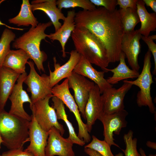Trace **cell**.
I'll list each match as a JSON object with an SVG mask.
<instances>
[{"mask_svg": "<svg viewBox=\"0 0 156 156\" xmlns=\"http://www.w3.org/2000/svg\"><path fill=\"white\" fill-rule=\"evenodd\" d=\"M20 75L9 68H0V107L4 108Z\"/></svg>", "mask_w": 156, "mask_h": 156, "instance_id": "44dd1931", "label": "cell"}, {"mask_svg": "<svg viewBox=\"0 0 156 156\" xmlns=\"http://www.w3.org/2000/svg\"><path fill=\"white\" fill-rule=\"evenodd\" d=\"M71 37L75 50L91 64L107 73L110 63L106 49L101 42L85 27L76 26Z\"/></svg>", "mask_w": 156, "mask_h": 156, "instance_id": "7a4b0ae2", "label": "cell"}, {"mask_svg": "<svg viewBox=\"0 0 156 156\" xmlns=\"http://www.w3.org/2000/svg\"><path fill=\"white\" fill-rule=\"evenodd\" d=\"M16 36L9 29L3 30L0 39V68L2 66L4 60L9 51L11 42L14 41Z\"/></svg>", "mask_w": 156, "mask_h": 156, "instance_id": "83f0119b", "label": "cell"}, {"mask_svg": "<svg viewBox=\"0 0 156 156\" xmlns=\"http://www.w3.org/2000/svg\"><path fill=\"white\" fill-rule=\"evenodd\" d=\"M55 0H34L31 3L32 11L39 10L44 12L49 18L53 25L55 32L62 26L60 20L63 21L66 17L57 7Z\"/></svg>", "mask_w": 156, "mask_h": 156, "instance_id": "d6986e66", "label": "cell"}, {"mask_svg": "<svg viewBox=\"0 0 156 156\" xmlns=\"http://www.w3.org/2000/svg\"><path fill=\"white\" fill-rule=\"evenodd\" d=\"M128 114L124 109L109 114L102 113L99 118L103 126L104 140L110 147L113 145L120 148L114 142L113 136L114 134L119 135L122 129L127 126L126 118Z\"/></svg>", "mask_w": 156, "mask_h": 156, "instance_id": "9c48e42d", "label": "cell"}, {"mask_svg": "<svg viewBox=\"0 0 156 156\" xmlns=\"http://www.w3.org/2000/svg\"><path fill=\"white\" fill-rule=\"evenodd\" d=\"M73 71L93 81L98 86L101 94L105 90L113 87L104 78L105 72L96 70L91 64L81 55Z\"/></svg>", "mask_w": 156, "mask_h": 156, "instance_id": "2e32d148", "label": "cell"}, {"mask_svg": "<svg viewBox=\"0 0 156 156\" xmlns=\"http://www.w3.org/2000/svg\"><path fill=\"white\" fill-rule=\"evenodd\" d=\"M142 35L138 29L124 34L121 42L122 52L125 54L131 69L138 71L140 67L138 58L141 51L140 40Z\"/></svg>", "mask_w": 156, "mask_h": 156, "instance_id": "9a60e30c", "label": "cell"}, {"mask_svg": "<svg viewBox=\"0 0 156 156\" xmlns=\"http://www.w3.org/2000/svg\"><path fill=\"white\" fill-rule=\"evenodd\" d=\"M57 8L61 11L62 8L80 7L83 10H92L96 8L89 0H58L56 1Z\"/></svg>", "mask_w": 156, "mask_h": 156, "instance_id": "f1b7e54d", "label": "cell"}, {"mask_svg": "<svg viewBox=\"0 0 156 156\" xmlns=\"http://www.w3.org/2000/svg\"><path fill=\"white\" fill-rule=\"evenodd\" d=\"M150 38L153 40H155L156 39V36L155 35H152L148 36Z\"/></svg>", "mask_w": 156, "mask_h": 156, "instance_id": "60d3db41", "label": "cell"}, {"mask_svg": "<svg viewBox=\"0 0 156 156\" xmlns=\"http://www.w3.org/2000/svg\"><path fill=\"white\" fill-rule=\"evenodd\" d=\"M68 86L74 92V99L83 118L86 120L84 110L89 93L95 84L85 77L72 72L68 78Z\"/></svg>", "mask_w": 156, "mask_h": 156, "instance_id": "30bf717a", "label": "cell"}, {"mask_svg": "<svg viewBox=\"0 0 156 156\" xmlns=\"http://www.w3.org/2000/svg\"><path fill=\"white\" fill-rule=\"evenodd\" d=\"M101 94L98 86L95 84L89 93L84 110L86 124L89 133L91 132L93 125L102 113Z\"/></svg>", "mask_w": 156, "mask_h": 156, "instance_id": "ac0fdd59", "label": "cell"}, {"mask_svg": "<svg viewBox=\"0 0 156 156\" xmlns=\"http://www.w3.org/2000/svg\"><path fill=\"white\" fill-rule=\"evenodd\" d=\"M75 10L68 11L61 27L55 33L48 35V37L53 41L57 40L60 42L63 57L66 56L65 51L66 44L76 27L75 21Z\"/></svg>", "mask_w": 156, "mask_h": 156, "instance_id": "ffe728a7", "label": "cell"}, {"mask_svg": "<svg viewBox=\"0 0 156 156\" xmlns=\"http://www.w3.org/2000/svg\"><path fill=\"white\" fill-rule=\"evenodd\" d=\"M31 116L29 135V145L24 151L33 156H45V150L47 145L49 132L43 130L40 126L34 115Z\"/></svg>", "mask_w": 156, "mask_h": 156, "instance_id": "5bb4252c", "label": "cell"}, {"mask_svg": "<svg viewBox=\"0 0 156 156\" xmlns=\"http://www.w3.org/2000/svg\"><path fill=\"white\" fill-rule=\"evenodd\" d=\"M73 144L70 139L63 138L59 131L53 127L49 131L45 156H75Z\"/></svg>", "mask_w": 156, "mask_h": 156, "instance_id": "4fadbf2b", "label": "cell"}, {"mask_svg": "<svg viewBox=\"0 0 156 156\" xmlns=\"http://www.w3.org/2000/svg\"><path fill=\"white\" fill-rule=\"evenodd\" d=\"M141 39L146 44L149 50L153 55L154 62V67L153 72L154 75H156V44L153 40L150 38L148 37H146L142 36Z\"/></svg>", "mask_w": 156, "mask_h": 156, "instance_id": "d6a6232c", "label": "cell"}, {"mask_svg": "<svg viewBox=\"0 0 156 156\" xmlns=\"http://www.w3.org/2000/svg\"><path fill=\"white\" fill-rule=\"evenodd\" d=\"M118 89L113 87L104 91L101 95L102 113L110 114L124 109L125 96L133 86L125 82Z\"/></svg>", "mask_w": 156, "mask_h": 156, "instance_id": "7c38bea8", "label": "cell"}, {"mask_svg": "<svg viewBox=\"0 0 156 156\" xmlns=\"http://www.w3.org/2000/svg\"><path fill=\"white\" fill-rule=\"evenodd\" d=\"M145 5L150 7L152 10L156 13V0H143Z\"/></svg>", "mask_w": 156, "mask_h": 156, "instance_id": "d590c367", "label": "cell"}, {"mask_svg": "<svg viewBox=\"0 0 156 156\" xmlns=\"http://www.w3.org/2000/svg\"><path fill=\"white\" fill-rule=\"evenodd\" d=\"M92 137L91 142L85 146V148L94 150L102 156H114L111 151V147L105 140H101L94 135Z\"/></svg>", "mask_w": 156, "mask_h": 156, "instance_id": "f546056e", "label": "cell"}, {"mask_svg": "<svg viewBox=\"0 0 156 156\" xmlns=\"http://www.w3.org/2000/svg\"><path fill=\"white\" fill-rule=\"evenodd\" d=\"M53 95L50 94L34 103L30 107L38 123L44 131L49 132L54 127L63 136L65 132L63 125L58 121L55 110L49 105L50 99Z\"/></svg>", "mask_w": 156, "mask_h": 156, "instance_id": "8992f818", "label": "cell"}, {"mask_svg": "<svg viewBox=\"0 0 156 156\" xmlns=\"http://www.w3.org/2000/svg\"><path fill=\"white\" fill-rule=\"evenodd\" d=\"M133 133L132 130H129L124 135L126 148L122 151L124 153L125 156H140L137 150V139L136 138H133Z\"/></svg>", "mask_w": 156, "mask_h": 156, "instance_id": "4dcf8cb0", "label": "cell"}, {"mask_svg": "<svg viewBox=\"0 0 156 156\" xmlns=\"http://www.w3.org/2000/svg\"><path fill=\"white\" fill-rule=\"evenodd\" d=\"M68 60L62 66L57 63L56 57H54V70L53 71L51 70L48 65L50 83L52 88L62 79L68 78L70 75L81 57V55L75 50H72Z\"/></svg>", "mask_w": 156, "mask_h": 156, "instance_id": "e0dca14e", "label": "cell"}, {"mask_svg": "<svg viewBox=\"0 0 156 156\" xmlns=\"http://www.w3.org/2000/svg\"><path fill=\"white\" fill-rule=\"evenodd\" d=\"M138 0H117V5H118L120 9L125 10L127 8L137 9Z\"/></svg>", "mask_w": 156, "mask_h": 156, "instance_id": "836d02e7", "label": "cell"}, {"mask_svg": "<svg viewBox=\"0 0 156 156\" xmlns=\"http://www.w3.org/2000/svg\"><path fill=\"white\" fill-rule=\"evenodd\" d=\"M115 156H123V154L122 153H119L116 155Z\"/></svg>", "mask_w": 156, "mask_h": 156, "instance_id": "7bdbcfd3", "label": "cell"}, {"mask_svg": "<svg viewBox=\"0 0 156 156\" xmlns=\"http://www.w3.org/2000/svg\"><path fill=\"white\" fill-rule=\"evenodd\" d=\"M27 64L30 68L29 74L24 82L28 86L27 90L31 93L30 98L32 105L36 101L52 94L49 77L45 74L40 75L35 70L34 63L31 61Z\"/></svg>", "mask_w": 156, "mask_h": 156, "instance_id": "ba28073f", "label": "cell"}, {"mask_svg": "<svg viewBox=\"0 0 156 156\" xmlns=\"http://www.w3.org/2000/svg\"><path fill=\"white\" fill-rule=\"evenodd\" d=\"M51 21L46 23H39L35 27H31L29 30L16 39L12 44L13 48L24 50L32 60L37 69L40 72H44V62L47 58L45 52L41 51L40 44L43 40L46 41L48 35L45 33L46 29L52 25Z\"/></svg>", "mask_w": 156, "mask_h": 156, "instance_id": "277c9868", "label": "cell"}, {"mask_svg": "<svg viewBox=\"0 0 156 156\" xmlns=\"http://www.w3.org/2000/svg\"><path fill=\"white\" fill-rule=\"evenodd\" d=\"M31 5L29 0H23L19 13L15 17L9 19V23L18 26L27 27L31 25L32 27H36L39 23L32 13Z\"/></svg>", "mask_w": 156, "mask_h": 156, "instance_id": "d4e9b609", "label": "cell"}, {"mask_svg": "<svg viewBox=\"0 0 156 156\" xmlns=\"http://www.w3.org/2000/svg\"><path fill=\"white\" fill-rule=\"evenodd\" d=\"M125 54L121 52L119 57L118 65L113 69L107 68V72L110 71L113 74L112 76L106 79L109 84L112 85L123 80L137 78L139 75L138 71L130 69L127 65L125 61Z\"/></svg>", "mask_w": 156, "mask_h": 156, "instance_id": "603a6c76", "label": "cell"}, {"mask_svg": "<svg viewBox=\"0 0 156 156\" xmlns=\"http://www.w3.org/2000/svg\"><path fill=\"white\" fill-rule=\"evenodd\" d=\"M85 152L90 156H102L97 151L88 148H84Z\"/></svg>", "mask_w": 156, "mask_h": 156, "instance_id": "8d00e7d4", "label": "cell"}, {"mask_svg": "<svg viewBox=\"0 0 156 156\" xmlns=\"http://www.w3.org/2000/svg\"><path fill=\"white\" fill-rule=\"evenodd\" d=\"M119 10L124 34L134 30L135 26L140 22L136 10L129 8Z\"/></svg>", "mask_w": 156, "mask_h": 156, "instance_id": "4316f807", "label": "cell"}, {"mask_svg": "<svg viewBox=\"0 0 156 156\" xmlns=\"http://www.w3.org/2000/svg\"><path fill=\"white\" fill-rule=\"evenodd\" d=\"M30 121L10 114L0 107V135L2 144L8 149H23L29 141Z\"/></svg>", "mask_w": 156, "mask_h": 156, "instance_id": "3957f363", "label": "cell"}, {"mask_svg": "<svg viewBox=\"0 0 156 156\" xmlns=\"http://www.w3.org/2000/svg\"><path fill=\"white\" fill-rule=\"evenodd\" d=\"M29 59V56L22 49L10 50L4 60L2 66L21 74L25 72V64Z\"/></svg>", "mask_w": 156, "mask_h": 156, "instance_id": "cb8c5ba5", "label": "cell"}, {"mask_svg": "<svg viewBox=\"0 0 156 156\" xmlns=\"http://www.w3.org/2000/svg\"><path fill=\"white\" fill-rule=\"evenodd\" d=\"M139 152L140 156H147L145 154L144 151L142 148L139 149ZM149 156H156V154H149Z\"/></svg>", "mask_w": 156, "mask_h": 156, "instance_id": "ab89813d", "label": "cell"}, {"mask_svg": "<svg viewBox=\"0 0 156 156\" xmlns=\"http://www.w3.org/2000/svg\"><path fill=\"white\" fill-rule=\"evenodd\" d=\"M76 26L86 28L104 45L110 63L119 61L121 42L124 34L119 10L110 12L100 7L92 10L76 12Z\"/></svg>", "mask_w": 156, "mask_h": 156, "instance_id": "6da1fadb", "label": "cell"}, {"mask_svg": "<svg viewBox=\"0 0 156 156\" xmlns=\"http://www.w3.org/2000/svg\"><path fill=\"white\" fill-rule=\"evenodd\" d=\"M95 6L102 7L110 12H113L116 9V0H90Z\"/></svg>", "mask_w": 156, "mask_h": 156, "instance_id": "1f68e13d", "label": "cell"}, {"mask_svg": "<svg viewBox=\"0 0 156 156\" xmlns=\"http://www.w3.org/2000/svg\"><path fill=\"white\" fill-rule=\"evenodd\" d=\"M136 10L141 23L138 31L142 36L148 37L151 32L156 31V14L148 12L142 0H138Z\"/></svg>", "mask_w": 156, "mask_h": 156, "instance_id": "7402d4cb", "label": "cell"}, {"mask_svg": "<svg viewBox=\"0 0 156 156\" xmlns=\"http://www.w3.org/2000/svg\"><path fill=\"white\" fill-rule=\"evenodd\" d=\"M27 76L25 72L19 75L17 80L12 91L9 97L11 105L9 113L29 121L31 119L30 116L25 110L23 104L26 102L29 103L30 107L32 106V103L28 95L23 88V83Z\"/></svg>", "mask_w": 156, "mask_h": 156, "instance_id": "8fae6325", "label": "cell"}, {"mask_svg": "<svg viewBox=\"0 0 156 156\" xmlns=\"http://www.w3.org/2000/svg\"><path fill=\"white\" fill-rule=\"evenodd\" d=\"M51 98L53 102L52 106L55 110L57 119L63 120L68 127L69 132L68 138L72 141L73 144L81 146H84L86 143L78 137L72 124L68 119L63 102L60 99L53 96Z\"/></svg>", "mask_w": 156, "mask_h": 156, "instance_id": "484cf974", "label": "cell"}, {"mask_svg": "<svg viewBox=\"0 0 156 156\" xmlns=\"http://www.w3.org/2000/svg\"><path fill=\"white\" fill-rule=\"evenodd\" d=\"M3 142V140L0 135V149L1 148V144H2Z\"/></svg>", "mask_w": 156, "mask_h": 156, "instance_id": "b9f144b4", "label": "cell"}, {"mask_svg": "<svg viewBox=\"0 0 156 156\" xmlns=\"http://www.w3.org/2000/svg\"><path fill=\"white\" fill-rule=\"evenodd\" d=\"M147 146L150 148L155 149H156V143L155 142L150 141H147L146 143Z\"/></svg>", "mask_w": 156, "mask_h": 156, "instance_id": "f35d334b", "label": "cell"}, {"mask_svg": "<svg viewBox=\"0 0 156 156\" xmlns=\"http://www.w3.org/2000/svg\"><path fill=\"white\" fill-rule=\"evenodd\" d=\"M68 79L66 78L61 84H58L52 89V94L60 99L74 115L78 127L79 138L86 143L89 142L91 137L86 124L82 121L77 105L71 94L68 86Z\"/></svg>", "mask_w": 156, "mask_h": 156, "instance_id": "52a82bcc", "label": "cell"}, {"mask_svg": "<svg viewBox=\"0 0 156 156\" xmlns=\"http://www.w3.org/2000/svg\"><path fill=\"white\" fill-rule=\"evenodd\" d=\"M0 156H33L31 154L25 151L22 149H15L3 152Z\"/></svg>", "mask_w": 156, "mask_h": 156, "instance_id": "e575fe53", "label": "cell"}, {"mask_svg": "<svg viewBox=\"0 0 156 156\" xmlns=\"http://www.w3.org/2000/svg\"><path fill=\"white\" fill-rule=\"evenodd\" d=\"M5 1V0H0V5L3 2ZM4 25L9 29H12L17 30H21V31L23 30L24 29H25L19 28H15V27H10V26H9L8 25H6L5 24H4L0 20V25Z\"/></svg>", "mask_w": 156, "mask_h": 156, "instance_id": "74e56055", "label": "cell"}, {"mask_svg": "<svg viewBox=\"0 0 156 156\" xmlns=\"http://www.w3.org/2000/svg\"><path fill=\"white\" fill-rule=\"evenodd\" d=\"M151 54L148 50L145 54L143 68L140 74L134 81L125 80L123 82L128 83L138 87L140 90L137 95L136 102L138 106H147L152 114L155 112V107L151 96V86L154 82L151 72Z\"/></svg>", "mask_w": 156, "mask_h": 156, "instance_id": "5b68a950", "label": "cell"}]
</instances>
